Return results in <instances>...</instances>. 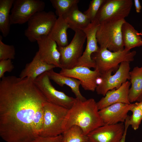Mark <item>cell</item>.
Here are the masks:
<instances>
[{
	"label": "cell",
	"instance_id": "cell-1",
	"mask_svg": "<svg viewBox=\"0 0 142 142\" xmlns=\"http://www.w3.org/2000/svg\"><path fill=\"white\" fill-rule=\"evenodd\" d=\"M47 102L34 81L4 76L0 81V136L6 142H31L34 122Z\"/></svg>",
	"mask_w": 142,
	"mask_h": 142
},
{
	"label": "cell",
	"instance_id": "cell-2",
	"mask_svg": "<svg viewBox=\"0 0 142 142\" xmlns=\"http://www.w3.org/2000/svg\"><path fill=\"white\" fill-rule=\"evenodd\" d=\"M99 111L97 102L94 99L82 101L76 98L65 118L64 131L73 125H77L87 135L95 129L104 125Z\"/></svg>",
	"mask_w": 142,
	"mask_h": 142
},
{
	"label": "cell",
	"instance_id": "cell-3",
	"mask_svg": "<svg viewBox=\"0 0 142 142\" xmlns=\"http://www.w3.org/2000/svg\"><path fill=\"white\" fill-rule=\"evenodd\" d=\"M126 21L123 19L104 21L99 24L96 36L100 48L113 52L124 49L121 27Z\"/></svg>",
	"mask_w": 142,
	"mask_h": 142
},
{
	"label": "cell",
	"instance_id": "cell-4",
	"mask_svg": "<svg viewBox=\"0 0 142 142\" xmlns=\"http://www.w3.org/2000/svg\"><path fill=\"white\" fill-rule=\"evenodd\" d=\"M136 54V52L134 50L131 51L124 49L113 52L106 48L99 47L97 52L92 54L91 58L95 64V69L102 74L110 70L116 71L119 64L121 62H130L133 61Z\"/></svg>",
	"mask_w": 142,
	"mask_h": 142
},
{
	"label": "cell",
	"instance_id": "cell-5",
	"mask_svg": "<svg viewBox=\"0 0 142 142\" xmlns=\"http://www.w3.org/2000/svg\"><path fill=\"white\" fill-rule=\"evenodd\" d=\"M43 109V124L39 136H52L62 134L69 109L47 102L44 104Z\"/></svg>",
	"mask_w": 142,
	"mask_h": 142
},
{
	"label": "cell",
	"instance_id": "cell-6",
	"mask_svg": "<svg viewBox=\"0 0 142 142\" xmlns=\"http://www.w3.org/2000/svg\"><path fill=\"white\" fill-rule=\"evenodd\" d=\"M52 11H43L34 14L27 22L24 35L31 42L37 41L41 37L48 36L57 19Z\"/></svg>",
	"mask_w": 142,
	"mask_h": 142
},
{
	"label": "cell",
	"instance_id": "cell-7",
	"mask_svg": "<svg viewBox=\"0 0 142 142\" xmlns=\"http://www.w3.org/2000/svg\"><path fill=\"white\" fill-rule=\"evenodd\" d=\"M86 39L84 31L78 30L75 32L71 41L68 45L64 47H58L62 68L70 69L76 66L83 53V47Z\"/></svg>",
	"mask_w": 142,
	"mask_h": 142
},
{
	"label": "cell",
	"instance_id": "cell-8",
	"mask_svg": "<svg viewBox=\"0 0 142 142\" xmlns=\"http://www.w3.org/2000/svg\"><path fill=\"white\" fill-rule=\"evenodd\" d=\"M133 4L132 0H104L95 19L100 24L125 19L129 15Z\"/></svg>",
	"mask_w": 142,
	"mask_h": 142
},
{
	"label": "cell",
	"instance_id": "cell-9",
	"mask_svg": "<svg viewBox=\"0 0 142 142\" xmlns=\"http://www.w3.org/2000/svg\"><path fill=\"white\" fill-rule=\"evenodd\" d=\"M130 63L128 62H121L113 75L111 74L113 72L112 70L101 74L98 80L99 82L95 90L97 94L104 96L108 91L118 89L127 80H130Z\"/></svg>",
	"mask_w": 142,
	"mask_h": 142
},
{
	"label": "cell",
	"instance_id": "cell-10",
	"mask_svg": "<svg viewBox=\"0 0 142 142\" xmlns=\"http://www.w3.org/2000/svg\"><path fill=\"white\" fill-rule=\"evenodd\" d=\"M34 82L48 102L69 109L76 99L56 89L46 72L38 76Z\"/></svg>",
	"mask_w": 142,
	"mask_h": 142
},
{
	"label": "cell",
	"instance_id": "cell-11",
	"mask_svg": "<svg viewBox=\"0 0 142 142\" xmlns=\"http://www.w3.org/2000/svg\"><path fill=\"white\" fill-rule=\"evenodd\" d=\"M45 3L40 0H14L10 14L11 25L27 22L35 13L43 11Z\"/></svg>",
	"mask_w": 142,
	"mask_h": 142
},
{
	"label": "cell",
	"instance_id": "cell-12",
	"mask_svg": "<svg viewBox=\"0 0 142 142\" xmlns=\"http://www.w3.org/2000/svg\"><path fill=\"white\" fill-rule=\"evenodd\" d=\"M59 73L63 75L78 80L84 90L93 92L96 90L98 80L101 75L96 69L92 70L83 66L75 67L70 69L62 68Z\"/></svg>",
	"mask_w": 142,
	"mask_h": 142
},
{
	"label": "cell",
	"instance_id": "cell-13",
	"mask_svg": "<svg viewBox=\"0 0 142 142\" xmlns=\"http://www.w3.org/2000/svg\"><path fill=\"white\" fill-rule=\"evenodd\" d=\"M99 24L95 19L91 22L83 30L86 36V46L76 67L83 66L89 68H95V64L92 59L91 56L93 53L97 52L99 49L96 36L97 29Z\"/></svg>",
	"mask_w": 142,
	"mask_h": 142
},
{
	"label": "cell",
	"instance_id": "cell-14",
	"mask_svg": "<svg viewBox=\"0 0 142 142\" xmlns=\"http://www.w3.org/2000/svg\"><path fill=\"white\" fill-rule=\"evenodd\" d=\"M124 129V123L104 124L95 129L87 135L90 142H119Z\"/></svg>",
	"mask_w": 142,
	"mask_h": 142
},
{
	"label": "cell",
	"instance_id": "cell-15",
	"mask_svg": "<svg viewBox=\"0 0 142 142\" xmlns=\"http://www.w3.org/2000/svg\"><path fill=\"white\" fill-rule=\"evenodd\" d=\"M133 104L115 103L99 110V115L104 124L113 125L124 123L128 113Z\"/></svg>",
	"mask_w": 142,
	"mask_h": 142
},
{
	"label": "cell",
	"instance_id": "cell-16",
	"mask_svg": "<svg viewBox=\"0 0 142 142\" xmlns=\"http://www.w3.org/2000/svg\"><path fill=\"white\" fill-rule=\"evenodd\" d=\"M37 41L38 51L42 59L47 63L61 69L60 55L56 43L48 36L41 37Z\"/></svg>",
	"mask_w": 142,
	"mask_h": 142
},
{
	"label": "cell",
	"instance_id": "cell-17",
	"mask_svg": "<svg viewBox=\"0 0 142 142\" xmlns=\"http://www.w3.org/2000/svg\"><path fill=\"white\" fill-rule=\"evenodd\" d=\"M130 85V82L127 81L123 83L118 89L108 91L105 96L97 102L98 109L100 110L118 103L130 104L129 97Z\"/></svg>",
	"mask_w": 142,
	"mask_h": 142
},
{
	"label": "cell",
	"instance_id": "cell-18",
	"mask_svg": "<svg viewBox=\"0 0 142 142\" xmlns=\"http://www.w3.org/2000/svg\"><path fill=\"white\" fill-rule=\"evenodd\" d=\"M55 67V65L48 64L44 61L37 51L32 60L26 64L19 77L21 78H28L34 81L42 74Z\"/></svg>",
	"mask_w": 142,
	"mask_h": 142
},
{
	"label": "cell",
	"instance_id": "cell-19",
	"mask_svg": "<svg viewBox=\"0 0 142 142\" xmlns=\"http://www.w3.org/2000/svg\"><path fill=\"white\" fill-rule=\"evenodd\" d=\"M50 79L53 81L59 86L63 87L64 85L69 87L75 96L76 98L84 101L87 99L81 94L79 89L81 85L80 82L73 78L63 75L51 69L46 72Z\"/></svg>",
	"mask_w": 142,
	"mask_h": 142
},
{
	"label": "cell",
	"instance_id": "cell-20",
	"mask_svg": "<svg viewBox=\"0 0 142 142\" xmlns=\"http://www.w3.org/2000/svg\"><path fill=\"white\" fill-rule=\"evenodd\" d=\"M63 17L70 28L75 32L83 31L91 22L87 17L80 11L78 4L74 6Z\"/></svg>",
	"mask_w": 142,
	"mask_h": 142
},
{
	"label": "cell",
	"instance_id": "cell-21",
	"mask_svg": "<svg viewBox=\"0 0 142 142\" xmlns=\"http://www.w3.org/2000/svg\"><path fill=\"white\" fill-rule=\"evenodd\" d=\"M131 87L129 97L130 103L142 101V67H136L129 73Z\"/></svg>",
	"mask_w": 142,
	"mask_h": 142
},
{
	"label": "cell",
	"instance_id": "cell-22",
	"mask_svg": "<svg viewBox=\"0 0 142 142\" xmlns=\"http://www.w3.org/2000/svg\"><path fill=\"white\" fill-rule=\"evenodd\" d=\"M69 26L64 19L62 17H58L48 37L54 41L59 47H64L69 43L67 30Z\"/></svg>",
	"mask_w": 142,
	"mask_h": 142
},
{
	"label": "cell",
	"instance_id": "cell-23",
	"mask_svg": "<svg viewBox=\"0 0 142 142\" xmlns=\"http://www.w3.org/2000/svg\"><path fill=\"white\" fill-rule=\"evenodd\" d=\"M121 32L124 49L129 51L142 46V39L139 33L129 23L126 21L123 24Z\"/></svg>",
	"mask_w": 142,
	"mask_h": 142
},
{
	"label": "cell",
	"instance_id": "cell-24",
	"mask_svg": "<svg viewBox=\"0 0 142 142\" xmlns=\"http://www.w3.org/2000/svg\"><path fill=\"white\" fill-rule=\"evenodd\" d=\"M14 0H0V31L4 37L9 34L10 29V12Z\"/></svg>",
	"mask_w": 142,
	"mask_h": 142
},
{
	"label": "cell",
	"instance_id": "cell-25",
	"mask_svg": "<svg viewBox=\"0 0 142 142\" xmlns=\"http://www.w3.org/2000/svg\"><path fill=\"white\" fill-rule=\"evenodd\" d=\"M63 142H87L88 138L79 126L74 125L62 134Z\"/></svg>",
	"mask_w": 142,
	"mask_h": 142
},
{
	"label": "cell",
	"instance_id": "cell-26",
	"mask_svg": "<svg viewBox=\"0 0 142 142\" xmlns=\"http://www.w3.org/2000/svg\"><path fill=\"white\" fill-rule=\"evenodd\" d=\"M58 17H63L74 6L78 4L79 0H50Z\"/></svg>",
	"mask_w": 142,
	"mask_h": 142
},
{
	"label": "cell",
	"instance_id": "cell-27",
	"mask_svg": "<svg viewBox=\"0 0 142 142\" xmlns=\"http://www.w3.org/2000/svg\"><path fill=\"white\" fill-rule=\"evenodd\" d=\"M130 111L132 114L131 116H129L128 123L129 125L136 130L139 128L142 120V111L135 103H133Z\"/></svg>",
	"mask_w": 142,
	"mask_h": 142
},
{
	"label": "cell",
	"instance_id": "cell-28",
	"mask_svg": "<svg viewBox=\"0 0 142 142\" xmlns=\"http://www.w3.org/2000/svg\"><path fill=\"white\" fill-rule=\"evenodd\" d=\"M2 37H0V60L14 59L16 54L15 49L13 45L4 44L2 41Z\"/></svg>",
	"mask_w": 142,
	"mask_h": 142
},
{
	"label": "cell",
	"instance_id": "cell-29",
	"mask_svg": "<svg viewBox=\"0 0 142 142\" xmlns=\"http://www.w3.org/2000/svg\"><path fill=\"white\" fill-rule=\"evenodd\" d=\"M104 0H92L90 1L88 9L84 13L91 22L95 20L97 15Z\"/></svg>",
	"mask_w": 142,
	"mask_h": 142
},
{
	"label": "cell",
	"instance_id": "cell-30",
	"mask_svg": "<svg viewBox=\"0 0 142 142\" xmlns=\"http://www.w3.org/2000/svg\"><path fill=\"white\" fill-rule=\"evenodd\" d=\"M14 68V66L11 60H0V78L1 79L4 76L6 72H11Z\"/></svg>",
	"mask_w": 142,
	"mask_h": 142
},
{
	"label": "cell",
	"instance_id": "cell-31",
	"mask_svg": "<svg viewBox=\"0 0 142 142\" xmlns=\"http://www.w3.org/2000/svg\"><path fill=\"white\" fill-rule=\"evenodd\" d=\"M31 142H63L62 134L55 136H38Z\"/></svg>",
	"mask_w": 142,
	"mask_h": 142
},
{
	"label": "cell",
	"instance_id": "cell-32",
	"mask_svg": "<svg viewBox=\"0 0 142 142\" xmlns=\"http://www.w3.org/2000/svg\"><path fill=\"white\" fill-rule=\"evenodd\" d=\"M129 117V115H128L124 123L125 125L124 132L122 137L119 142H125L127 130L129 126L130 125L128 123Z\"/></svg>",
	"mask_w": 142,
	"mask_h": 142
},
{
	"label": "cell",
	"instance_id": "cell-33",
	"mask_svg": "<svg viewBox=\"0 0 142 142\" xmlns=\"http://www.w3.org/2000/svg\"><path fill=\"white\" fill-rule=\"evenodd\" d=\"M134 3L136 12L138 13H139L141 9V6L139 1L138 0H134Z\"/></svg>",
	"mask_w": 142,
	"mask_h": 142
},
{
	"label": "cell",
	"instance_id": "cell-34",
	"mask_svg": "<svg viewBox=\"0 0 142 142\" xmlns=\"http://www.w3.org/2000/svg\"><path fill=\"white\" fill-rule=\"evenodd\" d=\"M135 103L139 108L142 111V101L140 102H137Z\"/></svg>",
	"mask_w": 142,
	"mask_h": 142
},
{
	"label": "cell",
	"instance_id": "cell-35",
	"mask_svg": "<svg viewBox=\"0 0 142 142\" xmlns=\"http://www.w3.org/2000/svg\"><path fill=\"white\" fill-rule=\"evenodd\" d=\"M139 34L140 35H141L142 36V33H139Z\"/></svg>",
	"mask_w": 142,
	"mask_h": 142
},
{
	"label": "cell",
	"instance_id": "cell-36",
	"mask_svg": "<svg viewBox=\"0 0 142 142\" xmlns=\"http://www.w3.org/2000/svg\"><path fill=\"white\" fill-rule=\"evenodd\" d=\"M87 142H90L89 141H88Z\"/></svg>",
	"mask_w": 142,
	"mask_h": 142
}]
</instances>
